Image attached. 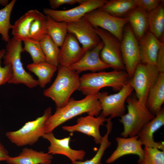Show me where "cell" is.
<instances>
[{"label": "cell", "mask_w": 164, "mask_h": 164, "mask_svg": "<svg viewBox=\"0 0 164 164\" xmlns=\"http://www.w3.org/2000/svg\"><path fill=\"white\" fill-rule=\"evenodd\" d=\"M98 94L86 96L85 98L79 100L70 98L64 106L56 108L54 113L45 122L46 133L52 132L60 125L84 113L94 116H98L101 113V107Z\"/></svg>", "instance_id": "1"}, {"label": "cell", "mask_w": 164, "mask_h": 164, "mask_svg": "<svg viewBox=\"0 0 164 164\" xmlns=\"http://www.w3.org/2000/svg\"><path fill=\"white\" fill-rule=\"evenodd\" d=\"M130 79L125 70H114L85 74L80 77L79 90L86 96L97 94L101 89L107 87L118 91Z\"/></svg>", "instance_id": "2"}, {"label": "cell", "mask_w": 164, "mask_h": 164, "mask_svg": "<svg viewBox=\"0 0 164 164\" xmlns=\"http://www.w3.org/2000/svg\"><path fill=\"white\" fill-rule=\"evenodd\" d=\"M58 73L52 84L43 92L46 97L55 102L56 108L64 106L76 91L79 89L80 77L76 71L59 65Z\"/></svg>", "instance_id": "3"}, {"label": "cell", "mask_w": 164, "mask_h": 164, "mask_svg": "<svg viewBox=\"0 0 164 164\" xmlns=\"http://www.w3.org/2000/svg\"><path fill=\"white\" fill-rule=\"evenodd\" d=\"M22 41L13 37L7 42L5 53L2 59L4 65L10 64L12 68V75L9 84H22L29 88L39 85L37 80L24 69L21 60V53L23 52Z\"/></svg>", "instance_id": "4"}, {"label": "cell", "mask_w": 164, "mask_h": 164, "mask_svg": "<svg viewBox=\"0 0 164 164\" xmlns=\"http://www.w3.org/2000/svg\"><path fill=\"white\" fill-rule=\"evenodd\" d=\"M126 102L127 112L119 119L123 126L121 135L125 138L137 135L143 126L155 117L137 97L129 96Z\"/></svg>", "instance_id": "5"}, {"label": "cell", "mask_w": 164, "mask_h": 164, "mask_svg": "<svg viewBox=\"0 0 164 164\" xmlns=\"http://www.w3.org/2000/svg\"><path fill=\"white\" fill-rule=\"evenodd\" d=\"M51 112L50 107L45 110L43 115L26 122L17 131L7 132L6 136L12 143L18 146L33 145L46 133L45 123L51 115Z\"/></svg>", "instance_id": "6"}, {"label": "cell", "mask_w": 164, "mask_h": 164, "mask_svg": "<svg viewBox=\"0 0 164 164\" xmlns=\"http://www.w3.org/2000/svg\"><path fill=\"white\" fill-rule=\"evenodd\" d=\"M159 73L156 66L141 63L137 66L129 82L139 101L146 105L149 91L156 82Z\"/></svg>", "instance_id": "7"}, {"label": "cell", "mask_w": 164, "mask_h": 164, "mask_svg": "<svg viewBox=\"0 0 164 164\" xmlns=\"http://www.w3.org/2000/svg\"><path fill=\"white\" fill-rule=\"evenodd\" d=\"M133 90L129 81L116 93L109 95L107 91L99 92L98 99L101 107L100 115L112 118L120 117L124 114L125 103Z\"/></svg>", "instance_id": "8"}, {"label": "cell", "mask_w": 164, "mask_h": 164, "mask_svg": "<svg viewBox=\"0 0 164 164\" xmlns=\"http://www.w3.org/2000/svg\"><path fill=\"white\" fill-rule=\"evenodd\" d=\"M93 27L103 43L100 53L101 60L114 70H125L121 52V42L108 32L97 27Z\"/></svg>", "instance_id": "9"}, {"label": "cell", "mask_w": 164, "mask_h": 164, "mask_svg": "<svg viewBox=\"0 0 164 164\" xmlns=\"http://www.w3.org/2000/svg\"><path fill=\"white\" fill-rule=\"evenodd\" d=\"M107 0H83L79 5L66 10H57L46 8L43 13L58 22L70 23L79 20L87 13L99 9L108 1Z\"/></svg>", "instance_id": "10"}, {"label": "cell", "mask_w": 164, "mask_h": 164, "mask_svg": "<svg viewBox=\"0 0 164 164\" xmlns=\"http://www.w3.org/2000/svg\"><path fill=\"white\" fill-rule=\"evenodd\" d=\"M83 18L93 26L108 32L121 41L124 27L128 22L126 18L116 17L99 9L87 13Z\"/></svg>", "instance_id": "11"}, {"label": "cell", "mask_w": 164, "mask_h": 164, "mask_svg": "<svg viewBox=\"0 0 164 164\" xmlns=\"http://www.w3.org/2000/svg\"><path fill=\"white\" fill-rule=\"evenodd\" d=\"M121 43L125 71L130 79L141 60L139 43L130 26L125 27Z\"/></svg>", "instance_id": "12"}, {"label": "cell", "mask_w": 164, "mask_h": 164, "mask_svg": "<svg viewBox=\"0 0 164 164\" xmlns=\"http://www.w3.org/2000/svg\"><path fill=\"white\" fill-rule=\"evenodd\" d=\"M68 33L73 35L86 52L93 48L101 41L94 27L83 17L78 21L67 23Z\"/></svg>", "instance_id": "13"}, {"label": "cell", "mask_w": 164, "mask_h": 164, "mask_svg": "<svg viewBox=\"0 0 164 164\" xmlns=\"http://www.w3.org/2000/svg\"><path fill=\"white\" fill-rule=\"evenodd\" d=\"M106 120V118L100 114L96 117L88 115L78 118L75 125L64 126L62 128L69 132H79L92 137L95 143L100 144L102 137L100 134V127Z\"/></svg>", "instance_id": "14"}, {"label": "cell", "mask_w": 164, "mask_h": 164, "mask_svg": "<svg viewBox=\"0 0 164 164\" xmlns=\"http://www.w3.org/2000/svg\"><path fill=\"white\" fill-rule=\"evenodd\" d=\"M103 46V43L101 41L93 48L86 52L77 62L68 67L78 74L87 70L94 73L111 68L104 63L100 56Z\"/></svg>", "instance_id": "15"}, {"label": "cell", "mask_w": 164, "mask_h": 164, "mask_svg": "<svg viewBox=\"0 0 164 164\" xmlns=\"http://www.w3.org/2000/svg\"><path fill=\"white\" fill-rule=\"evenodd\" d=\"M50 142L48 147L49 154H61L66 156L71 161H82L85 156L86 152L83 150H76L72 149L70 143L71 138L70 136L62 139L56 138L52 132L46 133L42 136Z\"/></svg>", "instance_id": "16"}, {"label": "cell", "mask_w": 164, "mask_h": 164, "mask_svg": "<svg viewBox=\"0 0 164 164\" xmlns=\"http://www.w3.org/2000/svg\"><path fill=\"white\" fill-rule=\"evenodd\" d=\"M116 140L117 147L106 160L107 163H112L121 157L130 154L137 155L138 160L143 158L144 154L143 145L137 135L126 138L117 137Z\"/></svg>", "instance_id": "17"}, {"label": "cell", "mask_w": 164, "mask_h": 164, "mask_svg": "<svg viewBox=\"0 0 164 164\" xmlns=\"http://www.w3.org/2000/svg\"><path fill=\"white\" fill-rule=\"evenodd\" d=\"M60 47L59 65L64 67H69L76 63L85 52L75 36L69 33Z\"/></svg>", "instance_id": "18"}, {"label": "cell", "mask_w": 164, "mask_h": 164, "mask_svg": "<svg viewBox=\"0 0 164 164\" xmlns=\"http://www.w3.org/2000/svg\"><path fill=\"white\" fill-rule=\"evenodd\" d=\"M164 125V109L163 107L152 119L143 126L138 134L137 135L143 145L164 151L163 142H156L154 138V133Z\"/></svg>", "instance_id": "19"}, {"label": "cell", "mask_w": 164, "mask_h": 164, "mask_svg": "<svg viewBox=\"0 0 164 164\" xmlns=\"http://www.w3.org/2000/svg\"><path fill=\"white\" fill-rule=\"evenodd\" d=\"M139 41L141 63L156 66L157 56L162 42L150 32Z\"/></svg>", "instance_id": "20"}, {"label": "cell", "mask_w": 164, "mask_h": 164, "mask_svg": "<svg viewBox=\"0 0 164 164\" xmlns=\"http://www.w3.org/2000/svg\"><path fill=\"white\" fill-rule=\"evenodd\" d=\"M164 103V73H159L158 79L150 90L146 106L154 115L161 111Z\"/></svg>", "instance_id": "21"}, {"label": "cell", "mask_w": 164, "mask_h": 164, "mask_svg": "<svg viewBox=\"0 0 164 164\" xmlns=\"http://www.w3.org/2000/svg\"><path fill=\"white\" fill-rule=\"evenodd\" d=\"M41 12L36 9L29 10L17 20L11 29L13 38L21 40L29 38V32L32 22Z\"/></svg>", "instance_id": "22"}, {"label": "cell", "mask_w": 164, "mask_h": 164, "mask_svg": "<svg viewBox=\"0 0 164 164\" xmlns=\"http://www.w3.org/2000/svg\"><path fill=\"white\" fill-rule=\"evenodd\" d=\"M53 158L52 155L48 153L26 148L22 149L18 155L10 157L6 162L10 164H41L51 161Z\"/></svg>", "instance_id": "23"}, {"label": "cell", "mask_w": 164, "mask_h": 164, "mask_svg": "<svg viewBox=\"0 0 164 164\" xmlns=\"http://www.w3.org/2000/svg\"><path fill=\"white\" fill-rule=\"evenodd\" d=\"M126 18L135 37L139 40L149 27L148 13L137 7L131 11Z\"/></svg>", "instance_id": "24"}, {"label": "cell", "mask_w": 164, "mask_h": 164, "mask_svg": "<svg viewBox=\"0 0 164 164\" xmlns=\"http://www.w3.org/2000/svg\"><path fill=\"white\" fill-rule=\"evenodd\" d=\"M27 68L37 76L39 85L42 88L51 82L57 69V67L46 61L29 64Z\"/></svg>", "instance_id": "25"}, {"label": "cell", "mask_w": 164, "mask_h": 164, "mask_svg": "<svg viewBox=\"0 0 164 164\" xmlns=\"http://www.w3.org/2000/svg\"><path fill=\"white\" fill-rule=\"evenodd\" d=\"M136 7L133 0H110L98 9L121 17Z\"/></svg>", "instance_id": "26"}, {"label": "cell", "mask_w": 164, "mask_h": 164, "mask_svg": "<svg viewBox=\"0 0 164 164\" xmlns=\"http://www.w3.org/2000/svg\"><path fill=\"white\" fill-rule=\"evenodd\" d=\"M161 4L148 13L149 32L158 39L162 36L164 31V8Z\"/></svg>", "instance_id": "27"}, {"label": "cell", "mask_w": 164, "mask_h": 164, "mask_svg": "<svg viewBox=\"0 0 164 164\" xmlns=\"http://www.w3.org/2000/svg\"><path fill=\"white\" fill-rule=\"evenodd\" d=\"M112 118H107L105 126L107 131L102 137L99 148L94 156L91 159L85 161H76L72 162V164H103L101 159L106 150L111 145V143L108 140L109 134L111 132L113 127Z\"/></svg>", "instance_id": "28"}, {"label": "cell", "mask_w": 164, "mask_h": 164, "mask_svg": "<svg viewBox=\"0 0 164 164\" xmlns=\"http://www.w3.org/2000/svg\"><path fill=\"white\" fill-rule=\"evenodd\" d=\"M47 35L59 47H60L67 34V23L56 22L47 16Z\"/></svg>", "instance_id": "29"}, {"label": "cell", "mask_w": 164, "mask_h": 164, "mask_svg": "<svg viewBox=\"0 0 164 164\" xmlns=\"http://www.w3.org/2000/svg\"><path fill=\"white\" fill-rule=\"evenodd\" d=\"M39 43L46 61L58 67L59 65V47L48 35L41 39Z\"/></svg>", "instance_id": "30"}, {"label": "cell", "mask_w": 164, "mask_h": 164, "mask_svg": "<svg viewBox=\"0 0 164 164\" xmlns=\"http://www.w3.org/2000/svg\"><path fill=\"white\" fill-rule=\"evenodd\" d=\"M16 2V0H12L7 6L0 9V34L2 40L6 43L10 39L9 31L12 25L10 18Z\"/></svg>", "instance_id": "31"}, {"label": "cell", "mask_w": 164, "mask_h": 164, "mask_svg": "<svg viewBox=\"0 0 164 164\" xmlns=\"http://www.w3.org/2000/svg\"><path fill=\"white\" fill-rule=\"evenodd\" d=\"M47 16L40 12L32 22L29 30V38L39 42L47 35Z\"/></svg>", "instance_id": "32"}, {"label": "cell", "mask_w": 164, "mask_h": 164, "mask_svg": "<svg viewBox=\"0 0 164 164\" xmlns=\"http://www.w3.org/2000/svg\"><path fill=\"white\" fill-rule=\"evenodd\" d=\"M22 41L24 43V47L23 48V51H25L29 54L33 63L46 61L39 42L30 38L26 39Z\"/></svg>", "instance_id": "33"}, {"label": "cell", "mask_w": 164, "mask_h": 164, "mask_svg": "<svg viewBox=\"0 0 164 164\" xmlns=\"http://www.w3.org/2000/svg\"><path fill=\"white\" fill-rule=\"evenodd\" d=\"M143 158L138 161L139 164H164V151L145 146Z\"/></svg>", "instance_id": "34"}, {"label": "cell", "mask_w": 164, "mask_h": 164, "mask_svg": "<svg viewBox=\"0 0 164 164\" xmlns=\"http://www.w3.org/2000/svg\"><path fill=\"white\" fill-rule=\"evenodd\" d=\"M5 53V49L0 50V86L8 83L12 75V69L10 64L1 65L2 60Z\"/></svg>", "instance_id": "35"}, {"label": "cell", "mask_w": 164, "mask_h": 164, "mask_svg": "<svg viewBox=\"0 0 164 164\" xmlns=\"http://www.w3.org/2000/svg\"><path fill=\"white\" fill-rule=\"evenodd\" d=\"M137 7L141 8L148 13L158 7L161 3V0H133Z\"/></svg>", "instance_id": "36"}, {"label": "cell", "mask_w": 164, "mask_h": 164, "mask_svg": "<svg viewBox=\"0 0 164 164\" xmlns=\"http://www.w3.org/2000/svg\"><path fill=\"white\" fill-rule=\"evenodd\" d=\"M156 66L159 73H164V43L163 41L157 56Z\"/></svg>", "instance_id": "37"}, {"label": "cell", "mask_w": 164, "mask_h": 164, "mask_svg": "<svg viewBox=\"0 0 164 164\" xmlns=\"http://www.w3.org/2000/svg\"><path fill=\"white\" fill-rule=\"evenodd\" d=\"M83 1V0H50L49 3L51 9H55L63 5H73L76 3L79 4Z\"/></svg>", "instance_id": "38"}, {"label": "cell", "mask_w": 164, "mask_h": 164, "mask_svg": "<svg viewBox=\"0 0 164 164\" xmlns=\"http://www.w3.org/2000/svg\"><path fill=\"white\" fill-rule=\"evenodd\" d=\"M10 157L8 151L0 142V161H6Z\"/></svg>", "instance_id": "39"}, {"label": "cell", "mask_w": 164, "mask_h": 164, "mask_svg": "<svg viewBox=\"0 0 164 164\" xmlns=\"http://www.w3.org/2000/svg\"><path fill=\"white\" fill-rule=\"evenodd\" d=\"M9 3L8 0H0V5L6 6Z\"/></svg>", "instance_id": "40"}, {"label": "cell", "mask_w": 164, "mask_h": 164, "mask_svg": "<svg viewBox=\"0 0 164 164\" xmlns=\"http://www.w3.org/2000/svg\"><path fill=\"white\" fill-rule=\"evenodd\" d=\"M51 161H49L46 162H44L41 164H50L51 163Z\"/></svg>", "instance_id": "41"}, {"label": "cell", "mask_w": 164, "mask_h": 164, "mask_svg": "<svg viewBox=\"0 0 164 164\" xmlns=\"http://www.w3.org/2000/svg\"></svg>", "instance_id": "42"}]
</instances>
